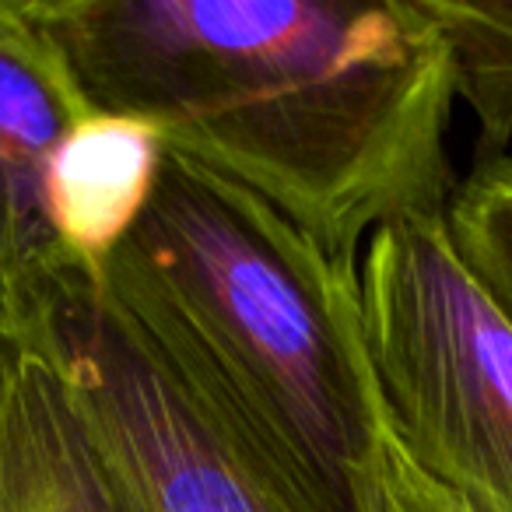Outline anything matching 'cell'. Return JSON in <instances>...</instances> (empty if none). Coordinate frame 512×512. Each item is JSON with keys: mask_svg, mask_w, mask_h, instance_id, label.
Returning <instances> with one entry per match:
<instances>
[{"mask_svg": "<svg viewBox=\"0 0 512 512\" xmlns=\"http://www.w3.org/2000/svg\"><path fill=\"white\" fill-rule=\"evenodd\" d=\"M358 306L393 439L481 512H512V316L463 264L446 214L372 235Z\"/></svg>", "mask_w": 512, "mask_h": 512, "instance_id": "cell-3", "label": "cell"}, {"mask_svg": "<svg viewBox=\"0 0 512 512\" xmlns=\"http://www.w3.org/2000/svg\"><path fill=\"white\" fill-rule=\"evenodd\" d=\"M446 221L463 264L512 316V155L474 165L456 186Z\"/></svg>", "mask_w": 512, "mask_h": 512, "instance_id": "cell-9", "label": "cell"}, {"mask_svg": "<svg viewBox=\"0 0 512 512\" xmlns=\"http://www.w3.org/2000/svg\"><path fill=\"white\" fill-rule=\"evenodd\" d=\"M106 285L288 512H379L390 425L358 274L256 193L169 151Z\"/></svg>", "mask_w": 512, "mask_h": 512, "instance_id": "cell-2", "label": "cell"}, {"mask_svg": "<svg viewBox=\"0 0 512 512\" xmlns=\"http://www.w3.org/2000/svg\"><path fill=\"white\" fill-rule=\"evenodd\" d=\"M453 60L456 99L477 120V165L509 155L512 141V0H421Z\"/></svg>", "mask_w": 512, "mask_h": 512, "instance_id": "cell-8", "label": "cell"}, {"mask_svg": "<svg viewBox=\"0 0 512 512\" xmlns=\"http://www.w3.org/2000/svg\"><path fill=\"white\" fill-rule=\"evenodd\" d=\"M8 341L64 376L116 512H288L179 386L106 271L53 274L29 327Z\"/></svg>", "mask_w": 512, "mask_h": 512, "instance_id": "cell-4", "label": "cell"}, {"mask_svg": "<svg viewBox=\"0 0 512 512\" xmlns=\"http://www.w3.org/2000/svg\"><path fill=\"white\" fill-rule=\"evenodd\" d=\"M88 113L95 106L25 0H0V337L25 330L53 274L74 267L50 225L46 179Z\"/></svg>", "mask_w": 512, "mask_h": 512, "instance_id": "cell-5", "label": "cell"}, {"mask_svg": "<svg viewBox=\"0 0 512 512\" xmlns=\"http://www.w3.org/2000/svg\"><path fill=\"white\" fill-rule=\"evenodd\" d=\"M379 512H481L404 453L393 432H386L383 474H379Z\"/></svg>", "mask_w": 512, "mask_h": 512, "instance_id": "cell-10", "label": "cell"}, {"mask_svg": "<svg viewBox=\"0 0 512 512\" xmlns=\"http://www.w3.org/2000/svg\"><path fill=\"white\" fill-rule=\"evenodd\" d=\"M0 512H116L64 376L8 337H0Z\"/></svg>", "mask_w": 512, "mask_h": 512, "instance_id": "cell-6", "label": "cell"}, {"mask_svg": "<svg viewBox=\"0 0 512 512\" xmlns=\"http://www.w3.org/2000/svg\"><path fill=\"white\" fill-rule=\"evenodd\" d=\"M85 99L288 218L341 274L446 214L453 60L421 0H25Z\"/></svg>", "mask_w": 512, "mask_h": 512, "instance_id": "cell-1", "label": "cell"}, {"mask_svg": "<svg viewBox=\"0 0 512 512\" xmlns=\"http://www.w3.org/2000/svg\"><path fill=\"white\" fill-rule=\"evenodd\" d=\"M169 144L148 120L88 113L60 141L46 179L50 225L74 267L106 271L148 211Z\"/></svg>", "mask_w": 512, "mask_h": 512, "instance_id": "cell-7", "label": "cell"}]
</instances>
